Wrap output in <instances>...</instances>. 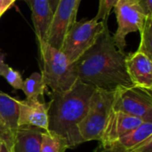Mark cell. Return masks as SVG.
<instances>
[{"instance_id":"cell-1","label":"cell","mask_w":152,"mask_h":152,"mask_svg":"<svg viewBox=\"0 0 152 152\" xmlns=\"http://www.w3.org/2000/svg\"><path fill=\"white\" fill-rule=\"evenodd\" d=\"M126 57V52L117 48L109 27H106L96 43L74 62L78 79L94 88L110 92L133 86Z\"/></svg>"},{"instance_id":"cell-2","label":"cell","mask_w":152,"mask_h":152,"mask_svg":"<svg viewBox=\"0 0 152 152\" xmlns=\"http://www.w3.org/2000/svg\"><path fill=\"white\" fill-rule=\"evenodd\" d=\"M95 88L81 82L64 92H52L48 109V131L61 137L69 149L80 143L77 126L86 115L89 102Z\"/></svg>"},{"instance_id":"cell-3","label":"cell","mask_w":152,"mask_h":152,"mask_svg":"<svg viewBox=\"0 0 152 152\" xmlns=\"http://www.w3.org/2000/svg\"><path fill=\"white\" fill-rule=\"evenodd\" d=\"M42 61V77L46 87L52 92L70 89L78 79L75 63H70L66 55L43 40H37Z\"/></svg>"},{"instance_id":"cell-4","label":"cell","mask_w":152,"mask_h":152,"mask_svg":"<svg viewBox=\"0 0 152 152\" xmlns=\"http://www.w3.org/2000/svg\"><path fill=\"white\" fill-rule=\"evenodd\" d=\"M108 23L94 19L76 20L65 35L61 51L70 63L76 62L98 40Z\"/></svg>"},{"instance_id":"cell-5","label":"cell","mask_w":152,"mask_h":152,"mask_svg":"<svg viewBox=\"0 0 152 152\" xmlns=\"http://www.w3.org/2000/svg\"><path fill=\"white\" fill-rule=\"evenodd\" d=\"M112 110L152 122L151 91L138 87H119L114 91Z\"/></svg>"},{"instance_id":"cell-6","label":"cell","mask_w":152,"mask_h":152,"mask_svg":"<svg viewBox=\"0 0 152 152\" xmlns=\"http://www.w3.org/2000/svg\"><path fill=\"white\" fill-rule=\"evenodd\" d=\"M114 9L118 20V28L112 37L117 48L125 52L126 36L132 32H140L147 16L136 0H119Z\"/></svg>"},{"instance_id":"cell-7","label":"cell","mask_w":152,"mask_h":152,"mask_svg":"<svg viewBox=\"0 0 152 152\" xmlns=\"http://www.w3.org/2000/svg\"><path fill=\"white\" fill-rule=\"evenodd\" d=\"M76 0H60L53 14L46 43L61 50L66 33L77 20Z\"/></svg>"},{"instance_id":"cell-8","label":"cell","mask_w":152,"mask_h":152,"mask_svg":"<svg viewBox=\"0 0 152 152\" xmlns=\"http://www.w3.org/2000/svg\"><path fill=\"white\" fill-rule=\"evenodd\" d=\"M101 149L102 152H152V122H143L134 131L101 146Z\"/></svg>"},{"instance_id":"cell-9","label":"cell","mask_w":152,"mask_h":152,"mask_svg":"<svg viewBox=\"0 0 152 152\" xmlns=\"http://www.w3.org/2000/svg\"><path fill=\"white\" fill-rule=\"evenodd\" d=\"M18 100L0 92V135L12 151L19 128Z\"/></svg>"},{"instance_id":"cell-10","label":"cell","mask_w":152,"mask_h":152,"mask_svg":"<svg viewBox=\"0 0 152 152\" xmlns=\"http://www.w3.org/2000/svg\"><path fill=\"white\" fill-rule=\"evenodd\" d=\"M143 122L145 121L139 118L111 110L107 117L103 134L100 141L101 146L110 143L129 134L139 127Z\"/></svg>"},{"instance_id":"cell-11","label":"cell","mask_w":152,"mask_h":152,"mask_svg":"<svg viewBox=\"0 0 152 152\" xmlns=\"http://www.w3.org/2000/svg\"><path fill=\"white\" fill-rule=\"evenodd\" d=\"M19 105V127L34 126L48 131L49 103H45L39 99L18 100Z\"/></svg>"},{"instance_id":"cell-12","label":"cell","mask_w":152,"mask_h":152,"mask_svg":"<svg viewBox=\"0 0 152 152\" xmlns=\"http://www.w3.org/2000/svg\"><path fill=\"white\" fill-rule=\"evenodd\" d=\"M126 66L134 86L149 91L152 89V61L145 53L136 51L126 54Z\"/></svg>"},{"instance_id":"cell-13","label":"cell","mask_w":152,"mask_h":152,"mask_svg":"<svg viewBox=\"0 0 152 152\" xmlns=\"http://www.w3.org/2000/svg\"><path fill=\"white\" fill-rule=\"evenodd\" d=\"M31 10V18L37 40L46 41L53 19L48 0H26Z\"/></svg>"},{"instance_id":"cell-14","label":"cell","mask_w":152,"mask_h":152,"mask_svg":"<svg viewBox=\"0 0 152 152\" xmlns=\"http://www.w3.org/2000/svg\"><path fill=\"white\" fill-rule=\"evenodd\" d=\"M107 117L108 116L88 109L86 115L77 126V131L82 143L91 141H101Z\"/></svg>"},{"instance_id":"cell-15","label":"cell","mask_w":152,"mask_h":152,"mask_svg":"<svg viewBox=\"0 0 152 152\" xmlns=\"http://www.w3.org/2000/svg\"><path fill=\"white\" fill-rule=\"evenodd\" d=\"M34 126H20L14 138L12 152H41L42 132Z\"/></svg>"},{"instance_id":"cell-16","label":"cell","mask_w":152,"mask_h":152,"mask_svg":"<svg viewBox=\"0 0 152 152\" xmlns=\"http://www.w3.org/2000/svg\"><path fill=\"white\" fill-rule=\"evenodd\" d=\"M113 100L114 92L95 88L90 99L89 109L108 116L112 110Z\"/></svg>"},{"instance_id":"cell-17","label":"cell","mask_w":152,"mask_h":152,"mask_svg":"<svg viewBox=\"0 0 152 152\" xmlns=\"http://www.w3.org/2000/svg\"><path fill=\"white\" fill-rule=\"evenodd\" d=\"M46 86L42 74L38 72L32 73L28 78L23 80L21 90L26 95V99H39L44 95Z\"/></svg>"},{"instance_id":"cell-18","label":"cell","mask_w":152,"mask_h":152,"mask_svg":"<svg viewBox=\"0 0 152 152\" xmlns=\"http://www.w3.org/2000/svg\"><path fill=\"white\" fill-rule=\"evenodd\" d=\"M68 148L65 141L50 131L42 132L41 152H66Z\"/></svg>"},{"instance_id":"cell-19","label":"cell","mask_w":152,"mask_h":152,"mask_svg":"<svg viewBox=\"0 0 152 152\" xmlns=\"http://www.w3.org/2000/svg\"><path fill=\"white\" fill-rule=\"evenodd\" d=\"M141 41L137 51L152 58V16H147L144 25L140 31Z\"/></svg>"},{"instance_id":"cell-20","label":"cell","mask_w":152,"mask_h":152,"mask_svg":"<svg viewBox=\"0 0 152 152\" xmlns=\"http://www.w3.org/2000/svg\"><path fill=\"white\" fill-rule=\"evenodd\" d=\"M0 77H4L5 80L12 86L15 90H21L23 85V79L20 74L8 66L4 61V57L0 54Z\"/></svg>"},{"instance_id":"cell-21","label":"cell","mask_w":152,"mask_h":152,"mask_svg":"<svg viewBox=\"0 0 152 152\" xmlns=\"http://www.w3.org/2000/svg\"><path fill=\"white\" fill-rule=\"evenodd\" d=\"M119 0H99V8L94 20L108 23V19L111 10L118 3Z\"/></svg>"},{"instance_id":"cell-22","label":"cell","mask_w":152,"mask_h":152,"mask_svg":"<svg viewBox=\"0 0 152 152\" xmlns=\"http://www.w3.org/2000/svg\"><path fill=\"white\" fill-rule=\"evenodd\" d=\"M146 16H152V0H136Z\"/></svg>"},{"instance_id":"cell-23","label":"cell","mask_w":152,"mask_h":152,"mask_svg":"<svg viewBox=\"0 0 152 152\" xmlns=\"http://www.w3.org/2000/svg\"><path fill=\"white\" fill-rule=\"evenodd\" d=\"M13 3L14 2L12 0H0V18L9 8H11Z\"/></svg>"},{"instance_id":"cell-24","label":"cell","mask_w":152,"mask_h":152,"mask_svg":"<svg viewBox=\"0 0 152 152\" xmlns=\"http://www.w3.org/2000/svg\"><path fill=\"white\" fill-rule=\"evenodd\" d=\"M48 1H49V4H50V7H51L52 11H53V12L60 0H48Z\"/></svg>"},{"instance_id":"cell-25","label":"cell","mask_w":152,"mask_h":152,"mask_svg":"<svg viewBox=\"0 0 152 152\" xmlns=\"http://www.w3.org/2000/svg\"><path fill=\"white\" fill-rule=\"evenodd\" d=\"M0 152H12L10 150H9V148L4 144H4L2 145V148H1V151Z\"/></svg>"},{"instance_id":"cell-26","label":"cell","mask_w":152,"mask_h":152,"mask_svg":"<svg viewBox=\"0 0 152 152\" xmlns=\"http://www.w3.org/2000/svg\"><path fill=\"white\" fill-rule=\"evenodd\" d=\"M81 1H82V0H76V5H77V9L79 8V5H80V4H81Z\"/></svg>"},{"instance_id":"cell-27","label":"cell","mask_w":152,"mask_h":152,"mask_svg":"<svg viewBox=\"0 0 152 152\" xmlns=\"http://www.w3.org/2000/svg\"><path fill=\"white\" fill-rule=\"evenodd\" d=\"M4 144V140H3V138L1 137V135H0V151H1V148H2V145Z\"/></svg>"},{"instance_id":"cell-28","label":"cell","mask_w":152,"mask_h":152,"mask_svg":"<svg viewBox=\"0 0 152 152\" xmlns=\"http://www.w3.org/2000/svg\"><path fill=\"white\" fill-rule=\"evenodd\" d=\"M12 2H15V1H16V0H12Z\"/></svg>"},{"instance_id":"cell-29","label":"cell","mask_w":152,"mask_h":152,"mask_svg":"<svg viewBox=\"0 0 152 152\" xmlns=\"http://www.w3.org/2000/svg\"><path fill=\"white\" fill-rule=\"evenodd\" d=\"M94 152H98V150H96V151H95Z\"/></svg>"}]
</instances>
